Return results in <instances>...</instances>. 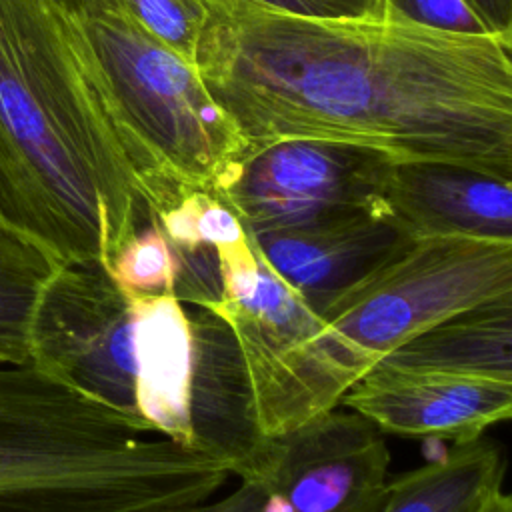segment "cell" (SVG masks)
Here are the masks:
<instances>
[{"instance_id":"1","label":"cell","mask_w":512,"mask_h":512,"mask_svg":"<svg viewBox=\"0 0 512 512\" xmlns=\"http://www.w3.org/2000/svg\"><path fill=\"white\" fill-rule=\"evenodd\" d=\"M196 72L248 144L314 138L512 180V38L204 0Z\"/></svg>"},{"instance_id":"2","label":"cell","mask_w":512,"mask_h":512,"mask_svg":"<svg viewBox=\"0 0 512 512\" xmlns=\"http://www.w3.org/2000/svg\"><path fill=\"white\" fill-rule=\"evenodd\" d=\"M150 214L66 8L0 0V228L106 266Z\"/></svg>"},{"instance_id":"3","label":"cell","mask_w":512,"mask_h":512,"mask_svg":"<svg viewBox=\"0 0 512 512\" xmlns=\"http://www.w3.org/2000/svg\"><path fill=\"white\" fill-rule=\"evenodd\" d=\"M230 476L32 360H0V512H164L210 500Z\"/></svg>"},{"instance_id":"4","label":"cell","mask_w":512,"mask_h":512,"mask_svg":"<svg viewBox=\"0 0 512 512\" xmlns=\"http://www.w3.org/2000/svg\"><path fill=\"white\" fill-rule=\"evenodd\" d=\"M62 6L150 212H164L186 192H212L248 142L196 68L114 0Z\"/></svg>"},{"instance_id":"5","label":"cell","mask_w":512,"mask_h":512,"mask_svg":"<svg viewBox=\"0 0 512 512\" xmlns=\"http://www.w3.org/2000/svg\"><path fill=\"white\" fill-rule=\"evenodd\" d=\"M512 296V242L410 238L320 308L318 348L342 400L380 358L466 308Z\"/></svg>"},{"instance_id":"6","label":"cell","mask_w":512,"mask_h":512,"mask_svg":"<svg viewBox=\"0 0 512 512\" xmlns=\"http://www.w3.org/2000/svg\"><path fill=\"white\" fill-rule=\"evenodd\" d=\"M222 300L210 310L232 328L254 392L260 432L276 436L340 404L318 348V314L246 238L218 250Z\"/></svg>"},{"instance_id":"7","label":"cell","mask_w":512,"mask_h":512,"mask_svg":"<svg viewBox=\"0 0 512 512\" xmlns=\"http://www.w3.org/2000/svg\"><path fill=\"white\" fill-rule=\"evenodd\" d=\"M30 360L144 430L136 404V302L102 264L54 268L34 306Z\"/></svg>"},{"instance_id":"8","label":"cell","mask_w":512,"mask_h":512,"mask_svg":"<svg viewBox=\"0 0 512 512\" xmlns=\"http://www.w3.org/2000/svg\"><path fill=\"white\" fill-rule=\"evenodd\" d=\"M392 158L380 150L314 138L248 144L214 186L246 232L314 224L354 212H380Z\"/></svg>"},{"instance_id":"9","label":"cell","mask_w":512,"mask_h":512,"mask_svg":"<svg viewBox=\"0 0 512 512\" xmlns=\"http://www.w3.org/2000/svg\"><path fill=\"white\" fill-rule=\"evenodd\" d=\"M368 418L332 408L266 442L240 474L276 496L286 512H380L390 452Z\"/></svg>"},{"instance_id":"10","label":"cell","mask_w":512,"mask_h":512,"mask_svg":"<svg viewBox=\"0 0 512 512\" xmlns=\"http://www.w3.org/2000/svg\"><path fill=\"white\" fill-rule=\"evenodd\" d=\"M380 214L410 238L512 242V180L452 162L392 160Z\"/></svg>"},{"instance_id":"11","label":"cell","mask_w":512,"mask_h":512,"mask_svg":"<svg viewBox=\"0 0 512 512\" xmlns=\"http://www.w3.org/2000/svg\"><path fill=\"white\" fill-rule=\"evenodd\" d=\"M264 264L314 312L358 284L408 240L376 210L248 232Z\"/></svg>"},{"instance_id":"12","label":"cell","mask_w":512,"mask_h":512,"mask_svg":"<svg viewBox=\"0 0 512 512\" xmlns=\"http://www.w3.org/2000/svg\"><path fill=\"white\" fill-rule=\"evenodd\" d=\"M338 406L362 414L386 434L466 442L510 418L512 384L368 372L346 390Z\"/></svg>"},{"instance_id":"13","label":"cell","mask_w":512,"mask_h":512,"mask_svg":"<svg viewBox=\"0 0 512 512\" xmlns=\"http://www.w3.org/2000/svg\"><path fill=\"white\" fill-rule=\"evenodd\" d=\"M368 372L512 384V296L440 320L380 358Z\"/></svg>"},{"instance_id":"14","label":"cell","mask_w":512,"mask_h":512,"mask_svg":"<svg viewBox=\"0 0 512 512\" xmlns=\"http://www.w3.org/2000/svg\"><path fill=\"white\" fill-rule=\"evenodd\" d=\"M104 268L122 290L134 296H168L204 308L222 300L218 252L210 246L176 242L154 214Z\"/></svg>"},{"instance_id":"15","label":"cell","mask_w":512,"mask_h":512,"mask_svg":"<svg viewBox=\"0 0 512 512\" xmlns=\"http://www.w3.org/2000/svg\"><path fill=\"white\" fill-rule=\"evenodd\" d=\"M504 454L478 436L388 484L380 512H484L504 490Z\"/></svg>"},{"instance_id":"16","label":"cell","mask_w":512,"mask_h":512,"mask_svg":"<svg viewBox=\"0 0 512 512\" xmlns=\"http://www.w3.org/2000/svg\"><path fill=\"white\" fill-rule=\"evenodd\" d=\"M58 262L0 228V360H30L36 300Z\"/></svg>"},{"instance_id":"17","label":"cell","mask_w":512,"mask_h":512,"mask_svg":"<svg viewBox=\"0 0 512 512\" xmlns=\"http://www.w3.org/2000/svg\"><path fill=\"white\" fill-rule=\"evenodd\" d=\"M144 32L196 68L208 20L204 0H114Z\"/></svg>"},{"instance_id":"18","label":"cell","mask_w":512,"mask_h":512,"mask_svg":"<svg viewBox=\"0 0 512 512\" xmlns=\"http://www.w3.org/2000/svg\"><path fill=\"white\" fill-rule=\"evenodd\" d=\"M386 18L452 34H496L468 0H386Z\"/></svg>"},{"instance_id":"19","label":"cell","mask_w":512,"mask_h":512,"mask_svg":"<svg viewBox=\"0 0 512 512\" xmlns=\"http://www.w3.org/2000/svg\"><path fill=\"white\" fill-rule=\"evenodd\" d=\"M260 6L316 20H382L386 0H252Z\"/></svg>"},{"instance_id":"20","label":"cell","mask_w":512,"mask_h":512,"mask_svg":"<svg viewBox=\"0 0 512 512\" xmlns=\"http://www.w3.org/2000/svg\"><path fill=\"white\" fill-rule=\"evenodd\" d=\"M164 512H286V508L262 486L250 480H240V486L236 490L218 500L210 498L198 504H188Z\"/></svg>"},{"instance_id":"21","label":"cell","mask_w":512,"mask_h":512,"mask_svg":"<svg viewBox=\"0 0 512 512\" xmlns=\"http://www.w3.org/2000/svg\"><path fill=\"white\" fill-rule=\"evenodd\" d=\"M496 34L512 38V0H468Z\"/></svg>"},{"instance_id":"22","label":"cell","mask_w":512,"mask_h":512,"mask_svg":"<svg viewBox=\"0 0 512 512\" xmlns=\"http://www.w3.org/2000/svg\"><path fill=\"white\" fill-rule=\"evenodd\" d=\"M484 512H512V500L506 492H502Z\"/></svg>"},{"instance_id":"23","label":"cell","mask_w":512,"mask_h":512,"mask_svg":"<svg viewBox=\"0 0 512 512\" xmlns=\"http://www.w3.org/2000/svg\"><path fill=\"white\" fill-rule=\"evenodd\" d=\"M58 2H62V4H64V2H68V0H58Z\"/></svg>"}]
</instances>
